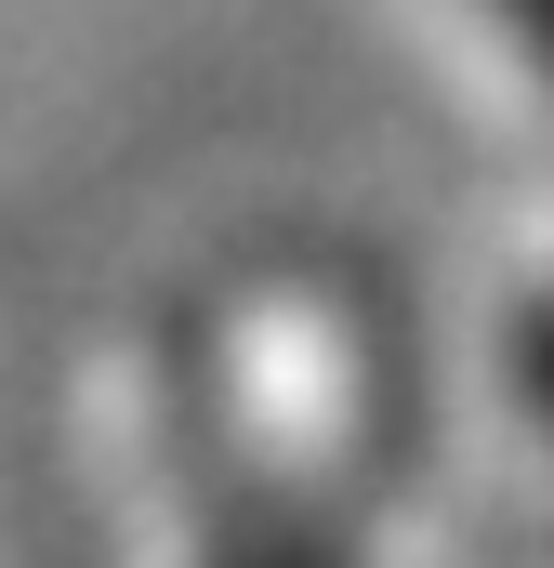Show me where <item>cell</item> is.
Segmentation results:
<instances>
[{"instance_id": "1", "label": "cell", "mask_w": 554, "mask_h": 568, "mask_svg": "<svg viewBox=\"0 0 554 568\" xmlns=\"http://www.w3.org/2000/svg\"><path fill=\"white\" fill-rule=\"evenodd\" d=\"M212 568H330V542H304L290 516H252V503H238L225 542H212Z\"/></svg>"}, {"instance_id": "2", "label": "cell", "mask_w": 554, "mask_h": 568, "mask_svg": "<svg viewBox=\"0 0 554 568\" xmlns=\"http://www.w3.org/2000/svg\"><path fill=\"white\" fill-rule=\"evenodd\" d=\"M515 384H529V410L554 424V304L529 317V344H515Z\"/></svg>"}, {"instance_id": "3", "label": "cell", "mask_w": 554, "mask_h": 568, "mask_svg": "<svg viewBox=\"0 0 554 568\" xmlns=\"http://www.w3.org/2000/svg\"><path fill=\"white\" fill-rule=\"evenodd\" d=\"M502 13H515V40H529V53L554 67V0H502Z\"/></svg>"}]
</instances>
